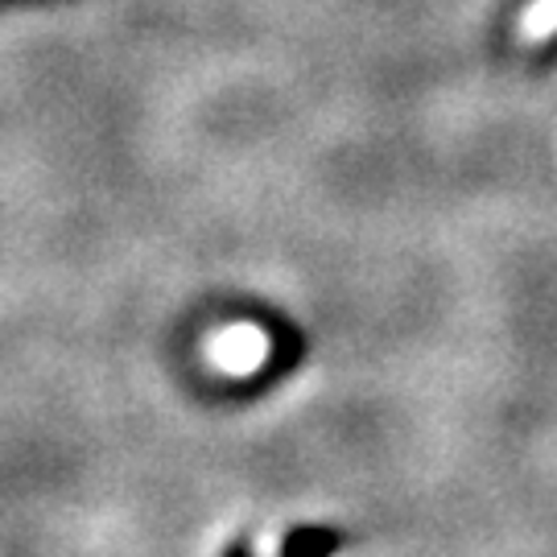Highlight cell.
<instances>
[{
	"label": "cell",
	"instance_id": "obj_1",
	"mask_svg": "<svg viewBox=\"0 0 557 557\" xmlns=\"http://www.w3.org/2000/svg\"><path fill=\"white\" fill-rule=\"evenodd\" d=\"M338 549H343V537L335 529H322V524L289 529L281 541V557H335Z\"/></svg>",
	"mask_w": 557,
	"mask_h": 557
},
{
	"label": "cell",
	"instance_id": "obj_2",
	"mask_svg": "<svg viewBox=\"0 0 557 557\" xmlns=\"http://www.w3.org/2000/svg\"><path fill=\"white\" fill-rule=\"evenodd\" d=\"M557 29V0H537L524 17H520V34L524 38H545Z\"/></svg>",
	"mask_w": 557,
	"mask_h": 557
},
{
	"label": "cell",
	"instance_id": "obj_3",
	"mask_svg": "<svg viewBox=\"0 0 557 557\" xmlns=\"http://www.w3.org/2000/svg\"><path fill=\"white\" fill-rule=\"evenodd\" d=\"M223 557H252V537H248V533H239V537L223 549Z\"/></svg>",
	"mask_w": 557,
	"mask_h": 557
}]
</instances>
